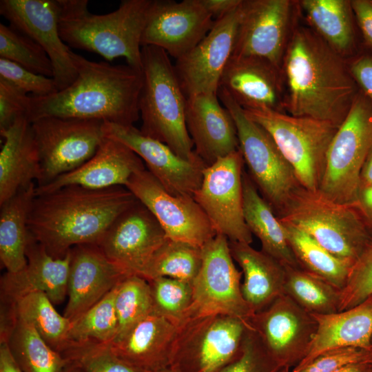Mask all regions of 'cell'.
I'll list each match as a JSON object with an SVG mask.
<instances>
[{
    "label": "cell",
    "mask_w": 372,
    "mask_h": 372,
    "mask_svg": "<svg viewBox=\"0 0 372 372\" xmlns=\"http://www.w3.org/2000/svg\"><path fill=\"white\" fill-rule=\"evenodd\" d=\"M136 201L125 187H63L35 195L28 230L50 256L63 258L75 246L98 245L116 218Z\"/></svg>",
    "instance_id": "cell-1"
},
{
    "label": "cell",
    "mask_w": 372,
    "mask_h": 372,
    "mask_svg": "<svg viewBox=\"0 0 372 372\" xmlns=\"http://www.w3.org/2000/svg\"><path fill=\"white\" fill-rule=\"evenodd\" d=\"M71 56L77 73L75 80L50 95L30 96L28 119L32 122L56 116L134 125L140 116L142 70L90 61L72 51Z\"/></svg>",
    "instance_id": "cell-2"
},
{
    "label": "cell",
    "mask_w": 372,
    "mask_h": 372,
    "mask_svg": "<svg viewBox=\"0 0 372 372\" xmlns=\"http://www.w3.org/2000/svg\"><path fill=\"white\" fill-rule=\"evenodd\" d=\"M287 109L293 116L327 121L339 127L360 88L333 49L309 30H296L285 59Z\"/></svg>",
    "instance_id": "cell-3"
},
{
    "label": "cell",
    "mask_w": 372,
    "mask_h": 372,
    "mask_svg": "<svg viewBox=\"0 0 372 372\" xmlns=\"http://www.w3.org/2000/svg\"><path fill=\"white\" fill-rule=\"evenodd\" d=\"M59 34L70 48L118 57L142 70L141 37L152 0H124L114 11L95 14L87 0H57Z\"/></svg>",
    "instance_id": "cell-4"
},
{
    "label": "cell",
    "mask_w": 372,
    "mask_h": 372,
    "mask_svg": "<svg viewBox=\"0 0 372 372\" xmlns=\"http://www.w3.org/2000/svg\"><path fill=\"white\" fill-rule=\"evenodd\" d=\"M143 85L138 108L140 130L167 145L178 156L199 157L185 121L187 97L167 53L153 45L143 46Z\"/></svg>",
    "instance_id": "cell-5"
},
{
    "label": "cell",
    "mask_w": 372,
    "mask_h": 372,
    "mask_svg": "<svg viewBox=\"0 0 372 372\" xmlns=\"http://www.w3.org/2000/svg\"><path fill=\"white\" fill-rule=\"evenodd\" d=\"M278 218L306 232L334 256L354 262L372 241V232L354 205L302 186Z\"/></svg>",
    "instance_id": "cell-6"
},
{
    "label": "cell",
    "mask_w": 372,
    "mask_h": 372,
    "mask_svg": "<svg viewBox=\"0 0 372 372\" xmlns=\"http://www.w3.org/2000/svg\"><path fill=\"white\" fill-rule=\"evenodd\" d=\"M243 110L270 135L293 167L300 185L318 192L327 151L338 127L327 121L293 116L265 107Z\"/></svg>",
    "instance_id": "cell-7"
},
{
    "label": "cell",
    "mask_w": 372,
    "mask_h": 372,
    "mask_svg": "<svg viewBox=\"0 0 372 372\" xmlns=\"http://www.w3.org/2000/svg\"><path fill=\"white\" fill-rule=\"evenodd\" d=\"M217 95L234 121L249 176L278 216L301 186L296 173L270 135L227 92L218 89Z\"/></svg>",
    "instance_id": "cell-8"
},
{
    "label": "cell",
    "mask_w": 372,
    "mask_h": 372,
    "mask_svg": "<svg viewBox=\"0 0 372 372\" xmlns=\"http://www.w3.org/2000/svg\"><path fill=\"white\" fill-rule=\"evenodd\" d=\"M371 148L372 101L360 90L330 143L318 192L335 202L353 205Z\"/></svg>",
    "instance_id": "cell-9"
},
{
    "label": "cell",
    "mask_w": 372,
    "mask_h": 372,
    "mask_svg": "<svg viewBox=\"0 0 372 372\" xmlns=\"http://www.w3.org/2000/svg\"><path fill=\"white\" fill-rule=\"evenodd\" d=\"M249 326L222 314L185 319L178 325L169 367L177 372H222L240 355Z\"/></svg>",
    "instance_id": "cell-10"
},
{
    "label": "cell",
    "mask_w": 372,
    "mask_h": 372,
    "mask_svg": "<svg viewBox=\"0 0 372 372\" xmlns=\"http://www.w3.org/2000/svg\"><path fill=\"white\" fill-rule=\"evenodd\" d=\"M104 121L45 116L31 122L38 146L41 176L37 186L78 168L105 139Z\"/></svg>",
    "instance_id": "cell-11"
},
{
    "label": "cell",
    "mask_w": 372,
    "mask_h": 372,
    "mask_svg": "<svg viewBox=\"0 0 372 372\" xmlns=\"http://www.w3.org/2000/svg\"><path fill=\"white\" fill-rule=\"evenodd\" d=\"M201 249L202 265L192 283V302L184 320L222 314L249 323L254 313L242 296L240 282L242 273L234 263L229 240L224 235L217 234Z\"/></svg>",
    "instance_id": "cell-12"
},
{
    "label": "cell",
    "mask_w": 372,
    "mask_h": 372,
    "mask_svg": "<svg viewBox=\"0 0 372 372\" xmlns=\"http://www.w3.org/2000/svg\"><path fill=\"white\" fill-rule=\"evenodd\" d=\"M244 159L238 149L207 166L194 198L217 234L229 241H253L244 218L242 173Z\"/></svg>",
    "instance_id": "cell-13"
},
{
    "label": "cell",
    "mask_w": 372,
    "mask_h": 372,
    "mask_svg": "<svg viewBox=\"0 0 372 372\" xmlns=\"http://www.w3.org/2000/svg\"><path fill=\"white\" fill-rule=\"evenodd\" d=\"M125 187L154 215L167 238L202 247L217 234L194 197L170 194L147 169L134 173Z\"/></svg>",
    "instance_id": "cell-14"
},
{
    "label": "cell",
    "mask_w": 372,
    "mask_h": 372,
    "mask_svg": "<svg viewBox=\"0 0 372 372\" xmlns=\"http://www.w3.org/2000/svg\"><path fill=\"white\" fill-rule=\"evenodd\" d=\"M249 324L269 355L289 370L305 357L317 329L312 315L286 294L254 313Z\"/></svg>",
    "instance_id": "cell-15"
},
{
    "label": "cell",
    "mask_w": 372,
    "mask_h": 372,
    "mask_svg": "<svg viewBox=\"0 0 372 372\" xmlns=\"http://www.w3.org/2000/svg\"><path fill=\"white\" fill-rule=\"evenodd\" d=\"M242 2L226 16L215 20L207 34L176 60L175 71L187 98L200 94H217L222 74L233 54Z\"/></svg>",
    "instance_id": "cell-16"
},
{
    "label": "cell",
    "mask_w": 372,
    "mask_h": 372,
    "mask_svg": "<svg viewBox=\"0 0 372 372\" xmlns=\"http://www.w3.org/2000/svg\"><path fill=\"white\" fill-rule=\"evenodd\" d=\"M214 22L200 0H152L141 46L158 47L177 60L207 34Z\"/></svg>",
    "instance_id": "cell-17"
},
{
    "label": "cell",
    "mask_w": 372,
    "mask_h": 372,
    "mask_svg": "<svg viewBox=\"0 0 372 372\" xmlns=\"http://www.w3.org/2000/svg\"><path fill=\"white\" fill-rule=\"evenodd\" d=\"M103 131L105 137L122 143L136 154L170 194L193 197L200 188L207 167L200 157L184 159L134 125L104 122Z\"/></svg>",
    "instance_id": "cell-18"
},
{
    "label": "cell",
    "mask_w": 372,
    "mask_h": 372,
    "mask_svg": "<svg viewBox=\"0 0 372 372\" xmlns=\"http://www.w3.org/2000/svg\"><path fill=\"white\" fill-rule=\"evenodd\" d=\"M0 14L43 48L52 62L58 91L73 83L77 73L72 50L59 34L57 0H1Z\"/></svg>",
    "instance_id": "cell-19"
},
{
    "label": "cell",
    "mask_w": 372,
    "mask_h": 372,
    "mask_svg": "<svg viewBox=\"0 0 372 372\" xmlns=\"http://www.w3.org/2000/svg\"><path fill=\"white\" fill-rule=\"evenodd\" d=\"M166 239L156 218L137 200L116 218L98 246L126 273L141 276Z\"/></svg>",
    "instance_id": "cell-20"
},
{
    "label": "cell",
    "mask_w": 372,
    "mask_h": 372,
    "mask_svg": "<svg viewBox=\"0 0 372 372\" xmlns=\"http://www.w3.org/2000/svg\"><path fill=\"white\" fill-rule=\"evenodd\" d=\"M290 12L286 0L243 1L232 56L264 59L277 68Z\"/></svg>",
    "instance_id": "cell-21"
},
{
    "label": "cell",
    "mask_w": 372,
    "mask_h": 372,
    "mask_svg": "<svg viewBox=\"0 0 372 372\" xmlns=\"http://www.w3.org/2000/svg\"><path fill=\"white\" fill-rule=\"evenodd\" d=\"M70 254L68 300L63 316L73 321L130 275L111 262L97 245H77Z\"/></svg>",
    "instance_id": "cell-22"
},
{
    "label": "cell",
    "mask_w": 372,
    "mask_h": 372,
    "mask_svg": "<svg viewBox=\"0 0 372 372\" xmlns=\"http://www.w3.org/2000/svg\"><path fill=\"white\" fill-rule=\"evenodd\" d=\"M26 257L23 269L6 271L1 278V308L11 309L19 298L34 291L44 293L54 304H61L68 296L70 250L63 258H53L30 235Z\"/></svg>",
    "instance_id": "cell-23"
},
{
    "label": "cell",
    "mask_w": 372,
    "mask_h": 372,
    "mask_svg": "<svg viewBox=\"0 0 372 372\" xmlns=\"http://www.w3.org/2000/svg\"><path fill=\"white\" fill-rule=\"evenodd\" d=\"M185 121L194 151L207 166L239 149L234 121L217 94L187 98Z\"/></svg>",
    "instance_id": "cell-24"
},
{
    "label": "cell",
    "mask_w": 372,
    "mask_h": 372,
    "mask_svg": "<svg viewBox=\"0 0 372 372\" xmlns=\"http://www.w3.org/2000/svg\"><path fill=\"white\" fill-rule=\"evenodd\" d=\"M144 169L143 161L131 149L116 140L105 137L91 158L50 183L36 186V194L70 185L92 189L125 187L134 173Z\"/></svg>",
    "instance_id": "cell-25"
},
{
    "label": "cell",
    "mask_w": 372,
    "mask_h": 372,
    "mask_svg": "<svg viewBox=\"0 0 372 372\" xmlns=\"http://www.w3.org/2000/svg\"><path fill=\"white\" fill-rule=\"evenodd\" d=\"M178 325L152 313L110 345L130 365L144 372H158L171 365Z\"/></svg>",
    "instance_id": "cell-26"
},
{
    "label": "cell",
    "mask_w": 372,
    "mask_h": 372,
    "mask_svg": "<svg viewBox=\"0 0 372 372\" xmlns=\"http://www.w3.org/2000/svg\"><path fill=\"white\" fill-rule=\"evenodd\" d=\"M317 329L305 357L291 372H296L320 354L345 347L372 351V296L346 310L311 314Z\"/></svg>",
    "instance_id": "cell-27"
},
{
    "label": "cell",
    "mask_w": 372,
    "mask_h": 372,
    "mask_svg": "<svg viewBox=\"0 0 372 372\" xmlns=\"http://www.w3.org/2000/svg\"><path fill=\"white\" fill-rule=\"evenodd\" d=\"M3 143L0 152V204L21 189L39 182L41 176L38 146L31 122L18 117L0 131Z\"/></svg>",
    "instance_id": "cell-28"
},
{
    "label": "cell",
    "mask_w": 372,
    "mask_h": 372,
    "mask_svg": "<svg viewBox=\"0 0 372 372\" xmlns=\"http://www.w3.org/2000/svg\"><path fill=\"white\" fill-rule=\"evenodd\" d=\"M229 247L233 259L242 270V296L254 313L265 309L285 294L284 265L250 244L229 240Z\"/></svg>",
    "instance_id": "cell-29"
},
{
    "label": "cell",
    "mask_w": 372,
    "mask_h": 372,
    "mask_svg": "<svg viewBox=\"0 0 372 372\" xmlns=\"http://www.w3.org/2000/svg\"><path fill=\"white\" fill-rule=\"evenodd\" d=\"M276 68L264 59L231 56L218 89L227 92L242 108L265 107L279 111Z\"/></svg>",
    "instance_id": "cell-30"
},
{
    "label": "cell",
    "mask_w": 372,
    "mask_h": 372,
    "mask_svg": "<svg viewBox=\"0 0 372 372\" xmlns=\"http://www.w3.org/2000/svg\"><path fill=\"white\" fill-rule=\"evenodd\" d=\"M242 189L245 220L252 235L260 241L261 250L285 267H300L288 242L282 223L245 170Z\"/></svg>",
    "instance_id": "cell-31"
},
{
    "label": "cell",
    "mask_w": 372,
    "mask_h": 372,
    "mask_svg": "<svg viewBox=\"0 0 372 372\" xmlns=\"http://www.w3.org/2000/svg\"><path fill=\"white\" fill-rule=\"evenodd\" d=\"M36 186L21 189L0 204V259L7 272L16 273L27 265L28 222Z\"/></svg>",
    "instance_id": "cell-32"
},
{
    "label": "cell",
    "mask_w": 372,
    "mask_h": 372,
    "mask_svg": "<svg viewBox=\"0 0 372 372\" xmlns=\"http://www.w3.org/2000/svg\"><path fill=\"white\" fill-rule=\"evenodd\" d=\"M281 223L300 267L341 291L354 262L334 256L304 231Z\"/></svg>",
    "instance_id": "cell-33"
},
{
    "label": "cell",
    "mask_w": 372,
    "mask_h": 372,
    "mask_svg": "<svg viewBox=\"0 0 372 372\" xmlns=\"http://www.w3.org/2000/svg\"><path fill=\"white\" fill-rule=\"evenodd\" d=\"M301 4L309 21L329 45L344 52L356 50L351 1L304 0Z\"/></svg>",
    "instance_id": "cell-34"
},
{
    "label": "cell",
    "mask_w": 372,
    "mask_h": 372,
    "mask_svg": "<svg viewBox=\"0 0 372 372\" xmlns=\"http://www.w3.org/2000/svg\"><path fill=\"white\" fill-rule=\"evenodd\" d=\"M5 342L23 372H65L69 364V361L50 347L30 324L19 318H16Z\"/></svg>",
    "instance_id": "cell-35"
},
{
    "label": "cell",
    "mask_w": 372,
    "mask_h": 372,
    "mask_svg": "<svg viewBox=\"0 0 372 372\" xmlns=\"http://www.w3.org/2000/svg\"><path fill=\"white\" fill-rule=\"evenodd\" d=\"M12 309L16 318L30 324L53 349L61 354L66 349L72 322L56 311L44 293L34 291L21 296Z\"/></svg>",
    "instance_id": "cell-36"
},
{
    "label": "cell",
    "mask_w": 372,
    "mask_h": 372,
    "mask_svg": "<svg viewBox=\"0 0 372 372\" xmlns=\"http://www.w3.org/2000/svg\"><path fill=\"white\" fill-rule=\"evenodd\" d=\"M202 265L201 247L167 238L141 277L150 280L168 277L192 285Z\"/></svg>",
    "instance_id": "cell-37"
},
{
    "label": "cell",
    "mask_w": 372,
    "mask_h": 372,
    "mask_svg": "<svg viewBox=\"0 0 372 372\" xmlns=\"http://www.w3.org/2000/svg\"><path fill=\"white\" fill-rule=\"evenodd\" d=\"M285 294L311 314L338 312L340 290L300 267H285Z\"/></svg>",
    "instance_id": "cell-38"
},
{
    "label": "cell",
    "mask_w": 372,
    "mask_h": 372,
    "mask_svg": "<svg viewBox=\"0 0 372 372\" xmlns=\"http://www.w3.org/2000/svg\"><path fill=\"white\" fill-rule=\"evenodd\" d=\"M117 285L96 304L71 321L68 346L71 343L110 344L115 339L118 331L114 304Z\"/></svg>",
    "instance_id": "cell-39"
},
{
    "label": "cell",
    "mask_w": 372,
    "mask_h": 372,
    "mask_svg": "<svg viewBox=\"0 0 372 372\" xmlns=\"http://www.w3.org/2000/svg\"><path fill=\"white\" fill-rule=\"evenodd\" d=\"M114 304L118 320L116 340L139 321L153 313L148 281L137 275L125 277L116 287Z\"/></svg>",
    "instance_id": "cell-40"
},
{
    "label": "cell",
    "mask_w": 372,
    "mask_h": 372,
    "mask_svg": "<svg viewBox=\"0 0 372 372\" xmlns=\"http://www.w3.org/2000/svg\"><path fill=\"white\" fill-rule=\"evenodd\" d=\"M0 58L37 74L53 77L52 64L43 48L11 25L0 23Z\"/></svg>",
    "instance_id": "cell-41"
},
{
    "label": "cell",
    "mask_w": 372,
    "mask_h": 372,
    "mask_svg": "<svg viewBox=\"0 0 372 372\" xmlns=\"http://www.w3.org/2000/svg\"><path fill=\"white\" fill-rule=\"evenodd\" d=\"M147 281L153 313L163 316L176 325L181 323L192 302V285L168 277Z\"/></svg>",
    "instance_id": "cell-42"
},
{
    "label": "cell",
    "mask_w": 372,
    "mask_h": 372,
    "mask_svg": "<svg viewBox=\"0 0 372 372\" xmlns=\"http://www.w3.org/2000/svg\"><path fill=\"white\" fill-rule=\"evenodd\" d=\"M62 355L83 372H144L118 358L110 344L71 343Z\"/></svg>",
    "instance_id": "cell-43"
},
{
    "label": "cell",
    "mask_w": 372,
    "mask_h": 372,
    "mask_svg": "<svg viewBox=\"0 0 372 372\" xmlns=\"http://www.w3.org/2000/svg\"><path fill=\"white\" fill-rule=\"evenodd\" d=\"M372 296V241L352 266L347 282L340 291L338 311L352 308Z\"/></svg>",
    "instance_id": "cell-44"
},
{
    "label": "cell",
    "mask_w": 372,
    "mask_h": 372,
    "mask_svg": "<svg viewBox=\"0 0 372 372\" xmlns=\"http://www.w3.org/2000/svg\"><path fill=\"white\" fill-rule=\"evenodd\" d=\"M282 369L267 352L249 325L243 338L240 355L222 372H280Z\"/></svg>",
    "instance_id": "cell-45"
},
{
    "label": "cell",
    "mask_w": 372,
    "mask_h": 372,
    "mask_svg": "<svg viewBox=\"0 0 372 372\" xmlns=\"http://www.w3.org/2000/svg\"><path fill=\"white\" fill-rule=\"evenodd\" d=\"M0 78L32 96H45L58 92L53 78L37 74L3 58H0Z\"/></svg>",
    "instance_id": "cell-46"
},
{
    "label": "cell",
    "mask_w": 372,
    "mask_h": 372,
    "mask_svg": "<svg viewBox=\"0 0 372 372\" xmlns=\"http://www.w3.org/2000/svg\"><path fill=\"white\" fill-rule=\"evenodd\" d=\"M372 362V351L357 347L340 348L326 351L296 372H333L347 365ZM280 372H291L282 369Z\"/></svg>",
    "instance_id": "cell-47"
},
{
    "label": "cell",
    "mask_w": 372,
    "mask_h": 372,
    "mask_svg": "<svg viewBox=\"0 0 372 372\" xmlns=\"http://www.w3.org/2000/svg\"><path fill=\"white\" fill-rule=\"evenodd\" d=\"M30 95L0 78V131L8 129L21 116L27 114Z\"/></svg>",
    "instance_id": "cell-48"
},
{
    "label": "cell",
    "mask_w": 372,
    "mask_h": 372,
    "mask_svg": "<svg viewBox=\"0 0 372 372\" xmlns=\"http://www.w3.org/2000/svg\"><path fill=\"white\" fill-rule=\"evenodd\" d=\"M358 52L349 69L360 90L372 101V48L364 45Z\"/></svg>",
    "instance_id": "cell-49"
},
{
    "label": "cell",
    "mask_w": 372,
    "mask_h": 372,
    "mask_svg": "<svg viewBox=\"0 0 372 372\" xmlns=\"http://www.w3.org/2000/svg\"><path fill=\"white\" fill-rule=\"evenodd\" d=\"M351 8L364 39V45L372 48V1H351Z\"/></svg>",
    "instance_id": "cell-50"
},
{
    "label": "cell",
    "mask_w": 372,
    "mask_h": 372,
    "mask_svg": "<svg viewBox=\"0 0 372 372\" xmlns=\"http://www.w3.org/2000/svg\"><path fill=\"white\" fill-rule=\"evenodd\" d=\"M201 5L214 20L220 19L235 10L241 0H200Z\"/></svg>",
    "instance_id": "cell-51"
},
{
    "label": "cell",
    "mask_w": 372,
    "mask_h": 372,
    "mask_svg": "<svg viewBox=\"0 0 372 372\" xmlns=\"http://www.w3.org/2000/svg\"><path fill=\"white\" fill-rule=\"evenodd\" d=\"M353 205L372 232V186L360 187Z\"/></svg>",
    "instance_id": "cell-52"
},
{
    "label": "cell",
    "mask_w": 372,
    "mask_h": 372,
    "mask_svg": "<svg viewBox=\"0 0 372 372\" xmlns=\"http://www.w3.org/2000/svg\"><path fill=\"white\" fill-rule=\"evenodd\" d=\"M0 372H23L5 342H0Z\"/></svg>",
    "instance_id": "cell-53"
},
{
    "label": "cell",
    "mask_w": 372,
    "mask_h": 372,
    "mask_svg": "<svg viewBox=\"0 0 372 372\" xmlns=\"http://www.w3.org/2000/svg\"><path fill=\"white\" fill-rule=\"evenodd\" d=\"M372 186V148L361 169L360 187Z\"/></svg>",
    "instance_id": "cell-54"
},
{
    "label": "cell",
    "mask_w": 372,
    "mask_h": 372,
    "mask_svg": "<svg viewBox=\"0 0 372 372\" xmlns=\"http://www.w3.org/2000/svg\"><path fill=\"white\" fill-rule=\"evenodd\" d=\"M371 371L372 362H363L347 365L333 372H371Z\"/></svg>",
    "instance_id": "cell-55"
},
{
    "label": "cell",
    "mask_w": 372,
    "mask_h": 372,
    "mask_svg": "<svg viewBox=\"0 0 372 372\" xmlns=\"http://www.w3.org/2000/svg\"><path fill=\"white\" fill-rule=\"evenodd\" d=\"M65 372H83L81 367L76 363L69 362Z\"/></svg>",
    "instance_id": "cell-56"
},
{
    "label": "cell",
    "mask_w": 372,
    "mask_h": 372,
    "mask_svg": "<svg viewBox=\"0 0 372 372\" xmlns=\"http://www.w3.org/2000/svg\"><path fill=\"white\" fill-rule=\"evenodd\" d=\"M158 372H177V371H175L174 369H172L171 367H169L167 369H165L162 370V371H158Z\"/></svg>",
    "instance_id": "cell-57"
},
{
    "label": "cell",
    "mask_w": 372,
    "mask_h": 372,
    "mask_svg": "<svg viewBox=\"0 0 372 372\" xmlns=\"http://www.w3.org/2000/svg\"><path fill=\"white\" fill-rule=\"evenodd\" d=\"M371 372H372V371Z\"/></svg>",
    "instance_id": "cell-58"
}]
</instances>
